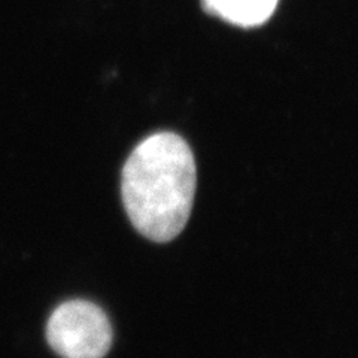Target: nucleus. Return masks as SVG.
Segmentation results:
<instances>
[{
	"label": "nucleus",
	"mask_w": 358,
	"mask_h": 358,
	"mask_svg": "<svg viewBox=\"0 0 358 358\" xmlns=\"http://www.w3.org/2000/svg\"><path fill=\"white\" fill-rule=\"evenodd\" d=\"M197 184L194 155L175 133L151 134L133 150L121 175L127 215L141 234L169 242L185 227Z\"/></svg>",
	"instance_id": "1"
},
{
	"label": "nucleus",
	"mask_w": 358,
	"mask_h": 358,
	"mask_svg": "<svg viewBox=\"0 0 358 358\" xmlns=\"http://www.w3.org/2000/svg\"><path fill=\"white\" fill-rule=\"evenodd\" d=\"M51 348L63 358H103L112 343L106 313L87 300H71L52 312L47 324Z\"/></svg>",
	"instance_id": "2"
},
{
	"label": "nucleus",
	"mask_w": 358,
	"mask_h": 358,
	"mask_svg": "<svg viewBox=\"0 0 358 358\" xmlns=\"http://www.w3.org/2000/svg\"><path fill=\"white\" fill-rule=\"evenodd\" d=\"M208 14L239 27L262 26L275 13L278 0H201Z\"/></svg>",
	"instance_id": "3"
}]
</instances>
